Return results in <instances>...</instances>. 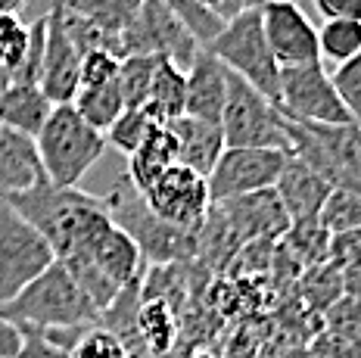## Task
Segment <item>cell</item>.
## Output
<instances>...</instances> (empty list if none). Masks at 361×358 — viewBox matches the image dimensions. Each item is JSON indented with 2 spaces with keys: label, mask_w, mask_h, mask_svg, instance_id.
I'll return each mask as SVG.
<instances>
[{
  "label": "cell",
  "mask_w": 361,
  "mask_h": 358,
  "mask_svg": "<svg viewBox=\"0 0 361 358\" xmlns=\"http://www.w3.org/2000/svg\"><path fill=\"white\" fill-rule=\"evenodd\" d=\"M149 103L165 116V122H175L184 116L187 103V72L178 69L171 59H159L153 75V87H149Z\"/></svg>",
  "instance_id": "28"
},
{
  "label": "cell",
  "mask_w": 361,
  "mask_h": 358,
  "mask_svg": "<svg viewBox=\"0 0 361 358\" xmlns=\"http://www.w3.org/2000/svg\"><path fill=\"white\" fill-rule=\"evenodd\" d=\"M224 147H243V150H281L293 153L290 118L277 103L246 85L240 75L228 69V97L221 113Z\"/></svg>",
  "instance_id": "5"
},
{
  "label": "cell",
  "mask_w": 361,
  "mask_h": 358,
  "mask_svg": "<svg viewBox=\"0 0 361 358\" xmlns=\"http://www.w3.org/2000/svg\"><path fill=\"white\" fill-rule=\"evenodd\" d=\"M318 54L334 66L349 63L361 54V22L352 19H324L318 28Z\"/></svg>",
  "instance_id": "29"
},
{
  "label": "cell",
  "mask_w": 361,
  "mask_h": 358,
  "mask_svg": "<svg viewBox=\"0 0 361 358\" xmlns=\"http://www.w3.org/2000/svg\"><path fill=\"white\" fill-rule=\"evenodd\" d=\"M215 209L224 218V225L234 230L240 246H246V243H281L283 234H287L290 225H293L274 187L246 193V197L224 199V203H215Z\"/></svg>",
  "instance_id": "14"
},
{
  "label": "cell",
  "mask_w": 361,
  "mask_h": 358,
  "mask_svg": "<svg viewBox=\"0 0 361 358\" xmlns=\"http://www.w3.org/2000/svg\"><path fill=\"white\" fill-rule=\"evenodd\" d=\"M128 159L131 162H128L125 178L131 181V187L137 193H147L153 187L156 178H162L171 166H178V144H175V137H171L169 125L156 131L153 137H149L144 147H137Z\"/></svg>",
  "instance_id": "22"
},
{
  "label": "cell",
  "mask_w": 361,
  "mask_h": 358,
  "mask_svg": "<svg viewBox=\"0 0 361 358\" xmlns=\"http://www.w3.org/2000/svg\"><path fill=\"white\" fill-rule=\"evenodd\" d=\"M262 6H265V0H224V4L218 6V16H221V22H231V19L243 16V13L262 10Z\"/></svg>",
  "instance_id": "41"
},
{
  "label": "cell",
  "mask_w": 361,
  "mask_h": 358,
  "mask_svg": "<svg viewBox=\"0 0 361 358\" xmlns=\"http://www.w3.org/2000/svg\"><path fill=\"white\" fill-rule=\"evenodd\" d=\"M330 81H334L336 94H340L345 113L352 116V125L361 128V54L352 56L349 63L336 66V69L330 72Z\"/></svg>",
  "instance_id": "34"
},
{
  "label": "cell",
  "mask_w": 361,
  "mask_h": 358,
  "mask_svg": "<svg viewBox=\"0 0 361 358\" xmlns=\"http://www.w3.org/2000/svg\"><path fill=\"white\" fill-rule=\"evenodd\" d=\"M106 206H109L116 228H122L137 243V249L144 252L147 262L184 265L200 256V230H184V228H175L169 221L156 218L149 212V206L144 203V197L131 187L128 178L122 181V187L112 190L106 197Z\"/></svg>",
  "instance_id": "4"
},
{
  "label": "cell",
  "mask_w": 361,
  "mask_h": 358,
  "mask_svg": "<svg viewBox=\"0 0 361 358\" xmlns=\"http://www.w3.org/2000/svg\"><path fill=\"white\" fill-rule=\"evenodd\" d=\"M169 131L178 144V166L197 171L200 178L212 175L215 162L228 150L221 125H209V122H200V118L180 116L175 122H169Z\"/></svg>",
  "instance_id": "19"
},
{
  "label": "cell",
  "mask_w": 361,
  "mask_h": 358,
  "mask_svg": "<svg viewBox=\"0 0 361 358\" xmlns=\"http://www.w3.org/2000/svg\"><path fill=\"white\" fill-rule=\"evenodd\" d=\"M54 262V246L10 203H0V305L16 300Z\"/></svg>",
  "instance_id": "9"
},
{
  "label": "cell",
  "mask_w": 361,
  "mask_h": 358,
  "mask_svg": "<svg viewBox=\"0 0 361 358\" xmlns=\"http://www.w3.org/2000/svg\"><path fill=\"white\" fill-rule=\"evenodd\" d=\"M47 181L35 137L0 125V203H10Z\"/></svg>",
  "instance_id": "16"
},
{
  "label": "cell",
  "mask_w": 361,
  "mask_h": 358,
  "mask_svg": "<svg viewBox=\"0 0 361 358\" xmlns=\"http://www.w3.org/2000/svg\"><path fill=\"white\" fill-rule=\"evenodd\" d=\"M277 106L293 122L352 125V116L345 113L324 63L281 69V100H277Z\"/></svg>",
  "instance_id": "10"
},
{
  "label": "cell",
  "mask_w": 361,
  "mask_h": 358,
  "mask_svg": "<svg viewBox=\"0 0 361 358\" xmlns=\"http://www.w3.org/2000/svg\"><path fill=\"white\" fill-rule=\"evenodd\" d=\"M324 19H352L361 22V0H312Z\"/></svg>",
  "instance_id": "40"
},
{
  "label": "cell",
  "mask_w": 361,
  "mask_h": 358,
  "mask_svg": "<svg viewBox=\"0 0 361 358\" xmlns=\"http://www.w3.org/2000/svg\"><path fill=\"white\" fill-rule=\"evenodd\" d=\"M47 181L56 187H78V181L106 153V134L90 128L72 103L54 106L47 125L35 137Z\"/></svg>",
  "instance_id": "3"
},
{
  "label": "cell",
  "mask_w": 361,
  "mask_h": 358,
  "mask_svg": "<svg viewBox=\"0 0 361 358\" xmlns=\"http://www.w3.org/2000/svg\"><path fill=\"white\" fill-rule=\"evenodd\" d=\"M224 97H228V69L209 50H200L193 66L187 69V103L184 116L209 125H221Z\"/></svg>",
  "instance_id": "18"
},
{
  "label": "cell",
  "mask_w": 361,
  "mask_h": 358,
  "mask_svg": "<svg viewBox=\"0 0 361 358\" xmlns=\"http://www.w3.org/2000/svg\"><path fill=\"white\" fill-rule=\"evenodd\" d=\"M165 125L169 122H165V116L153 103L137 106V109H125V113L118 116V122L106 131V147H116L118 153L131 156L137 147H144L156 131L165 128Z\"/></svg>",
  "instance_id": "24"
},
{
  "label": "cell",
  "mask_w": 361,
  "mask_h": 358,
  "mask_svg": "<svg viewBox=\"0 0 361 358\" xmlns=\"http://www.w3.org/2000/svg\"><path fill=\"white\" fill-rule=\"evenodd\" d=\"M274 190H277V197H281L283 209H287L290 221L296 225V221H314L318 218L334 187H330L318 171L308 168L299 156H287Z\"/></svg>",
  "instance_id": "17"
},
{
  "label": "cell",
  "mask_w": 361,
  "mask_h": 358,
  "mask_svg": "<svg viewBox=\"0 0 361 358\" xmlns=\"http://www.w3.org/2000/svg\"><path fill=\"white\" fill-rule=\"evenodd\" d=\"M44 19H47V44H44V66L37 87L54 106H66V103H75L81 91V54L66 35L63 19L54 6L44 13Z\"/></svg>",
  "instance_id": "15"
},
{
  "label": "cell",
  "mask_w": 361,
  "mask_h": 358,
  "mask_svg": "<svg viewBox=\"0 0 361 358\" xmlns=\"http://www.w3.org/2000/svg\"><path fill=\"white\" fill-rule=\"evenodd\" d=\"M206 50L224 69H231L246 85H252L259 94H265L271 103L281 100V66L274 63L271 47L265 41L262 10L243 13V16L224 22L221 35Z\"/></svg>",
  "instance_id": "6"
},
{
  "label": "cell",
  "mask_w": 361,
  "mask_h": 358,
  "mask_svg": "<svg viewBox=\"0 0 361 358\" xmlns=\"http://www.w3.org/2000/svg\"><path fill=\"white\" fill-rule=\"evenodd\" d=\"M128 358H153L149 352H134V355H128Z\"/></svg>",
  "instance_id": "47"
},
{
  "label": "cell",
  "mask_w": 361,
  "mask_h": 358,
  "mask_svg": "<svg viewBox=\"0 0 361 358\" xmlns=\"http://www.w3.org/2000/svg\"><path fill=\"white\" fill-rule=\"evenodd\" d=\"M200 44L190 32L184 28L171 6L165 0H144L137 10V16L131 19V25L118 35L116 56H162L171 59L178 69H190L193 59L200 56Z\"/></svg>",
  "instance_id": "8"
},
{
  "label": "cell",
  "mask_w": 361,
  "mask_h": 358,
  "mask_svg": "<svg viewBox=\"0 0 361 358\" xmlns=\"http://www.w3.org/2000/svg\"><path fill=\"white\" fill-rule=\"evenodd\" d=\"M330 265L340 274L358 271L361 268V230H345V234L330 237Z\"/></svg>",
  "instance_id": "38"
},
{
  "label": "cell",
  "mask_w": 361,
  "mask_h": 358,
  "mask_svg": "<svg viewBox=\"0 0 361 358\" xmlns=\"http://www.w3.org/2000/svg\"><path fill=\"white\" fill-rule=\"evenodd\" d=\"M165 4H169L171 13L184 22V28L193 35V38H197V44L202 50H206L209 44L221 35V28H224L221 16L212 13V10H206L200 0H165Z\"/></svg>",
  "instance_id": "31"
},
{
  "label": "cell",
  "mask_w": 361,
  "mask_h": 358,
  "mask_svg": "<svg viewBox=\"0 0 361 358\" xmlns=\"http://www.w3.org/2000/svg\"><path fill=\"white\" fill-rule=\"evenodd\" d=\"M0 318L10 321L13 327H35V331H69V327L100 324V311L59 262L28 283L16 300L0 305Z\"/></svg>",
  "instance_id": "2"
},
{
  "label": "cell",
  "mask_w": 361,
  "mask_h": 358,
  "mask_svg": "<svg viewBox=\"0 0 361 358\" xmlns=\"http://www.w3.org/2000/svg\"><path fill=\"white\" fill-rule=\"evenodd\" d=\"M287 156L290 153H281V150H243V147H228V150L221 153V159L215 162L212 175L206 178L212 206L224 203V199L274 187Z\"/></svg>",
  "instance_id": "11"
},
{
  "label": "cell",
  "mask_w": 361,
  "mask_h": 358,
  "mask_svg": "<svg viewBox=\"0 0 361 358\" xmlns=\"http://www.w3.org/2000/svg\"><path fill=\"white\" fill-rule=\"evenodd\" d=\"M54 103L44 97V91L37 85H10L0 91V125L25 134V137H37L41 128L47 125Z\"/></svg>",
  "instance_id": "20"
},
{
  "label": "cell",
  "mask_w": 361,
  "mask_h": 358,
  "mask_svg": "<svg viewBox=\"0 0 361 358\" xmlns=\"http://www.w3.org/2000/svg\"><path fill=\"white\" fill-rule=\"evenodd\" d=\"M318 221L330 234H345V230H361V197L352 190H330Z\"/></svg>",
  "instance_id": "32"
},
{
  "label": "cell",
  "mask_w": 361,
  "mask_h": 358,
  "mask_svg": "<svg viewBox=\"0 0 361 358\" xmlns=\"http://www.w3.org/2000/svg\"><path fill=\"white\" fill-rule=\"evenodd\" d=\"M202 6H206V10H212V13H218V6L224 4V0H200Z\"/></svg>",
  "instance_id": "45"
},
{
  "label": "cell",
  "mask_w": 361,
  "mask_h": 358,
  "mask_svg": "<svg viewBox=\"0 0 361 358\" xmlns=\"http://www.w3.org/2000/svg\"><path fill=\"white\" fill-rule=\"evenodd\" d=\"M293 153L330 187L361 184V128L358 125H308L290 118Z\"/></svg>",
  "instance_id": "7"
},
{
  "label": "cell",
  "mask_w": 361,
  "mask_h": 358,
  "mask_svg": "<svg viewBox=\"0 0 361 358\" xmlns=\"http://www.w3.org/2000/svg\"><path fill=\"white\" fill-rule=\"evenodd\" d=\"M69 10L81 13L85 19H90L97 28L112 38V56H116V44H118V35L131 25V19L137 16L140 4L144 0H63Z\"/></svg>",
  "instance_id": "25"
},
{
  "label": "cell",
  "mask_w": 361,
  "mask_h": 358,
  "mask_svg": "<svg viewBox=\"0 0 361 358\" xmlns=\"http://www.w3.org/2000/svg\"><path fill=\"white\" fill-rule=\"evenodd\" d=\"M290 358H321V352L314 346H302V349H296V352H290Z\"/></svg>",
  "instance_id": "44"
},
{
  "label": "cell",
  "mask_w": 361,
  "mask_h": 358,
  "mask_svg": "<svg viewBox=\"0 0 361 358\" xmlns=\"http://www.w3.org/2000/svg\"><path fill=\"white\" fill-rule=\"evenodd\" d=\"M69 355L72 358H128V349L112 331H106L103 324H94L78 337Z\"/></svg>",
  "instance_id": "35"
},
{
  "label": "cell",
  "mask_w": 361,
  "mask_h": 358,
  "mask_svg": "<svg viewBox=\"0 0 361 358\" xmlns=\"http://www.w3.org/2000/svg\"><path fill=\"white\" fill-rule=\"evenodd\" d=\"M140 342L153 358H165L178 342V311L162 300H144L137 315Z\"/></svg>",
  "instance_id": "23"
},
{
  "label": "cell",
  "mask_w": 361,
  "mask_h": 358,
  "mask_svg": "<svg viewBox=\"0 0 361 358\" xmlns=\"http://www.w3.org/2000/svg\"><path fill=\"white\" fill-rule=\"evenodd\" d=\"M140 197H144V203L149 206V212L156 218L169 221L175 228H184V230H200L209 209H212L206 178H200L197 171H190L184 166H171Z\"/></svg>",
  "instance_id": "12"
},
{
  "label": "cell",
  "mask_w": 361,
  "mask_h": 358,
  "mask_svg": "<svg viewBox=\"0 0 361 358\" xmlns=\"http://www.w3.org/2000/svg\"><path fill=\"white\" fill-rule=\"evenodd\" d=\"M28 0H0V16H19V10Z\"/></svg>",
  "instance_id": "43"
},
{
  "label": "cell",
  "mask_w": 361,
  "mask_h": 358,
  "mask_svg": "<svg viewBox=\"0 0 361 358\" xmlns=\"http://www.w3.org/2000/svg\"><path fill=\"white\" fill-rule=\"evenodd\" d=\"M10 206L54 246L56 262L94 252V246L116 228L106 197H94L78 187H56L50 181L13 197Z\"/></svg>",
  "instance_id": "1"
},
{
  "label": "cell",
  "mask_w": 361,
  "mask_h": 358,
  "mask_svg": "<svg viewBox=\"0 0 361 358\" xmlns=\"http://www.w3.org/2000/svg\"><path fill=\"white\" fill-rule=\"evenodd\" d=\"M19 342H22L19 331L10 324V321L0 318V358H16V352H19Z\"/></svg>",
  "instance_id": "42"
},
{
  "label": "cell",
  "mask_w": 361,
  "mask_h": 358,
  "mask_svg": "<svg viewBox=\"0 0 361 358\" xmlns=\"http://www.w3.org/2000/svg\"><path fill=\"white\" fill-rule=\"evenodd\" d=\"M190 358H215V355H212V352H193Z\"/></svg>",
  "instance_id": "46"
},
{
  "label": "cell",
  "mask_w": 361,
  "mask_h": 358,
  "mask_svg": "<svg viewBox=\"0 0 361 358\" xmlns=\"http://www.w3.org/2000/svg\"><path fill=\"white\" fill-rule=\"evenodd\" d=\"M87 256L94 259L97 268H100L118 290H125L131 280H137L147 274L144 252L137 249V243H134L122 228H112L109 234L94 246V252H87Z\"/></svg>",
  "instance_id": "21"
},
{
  "label": "cell",
  "mask_w": 361,
  "mask_h": 358,
  "mask_svg": "<svg viewBox=\"0 0 361 358\" xmlns=\"http://www.w3.org/2000/svg\"><path fill=\"white\" fill-rule=\"evenodd\" d=\"M122 59L112 56L109 50H90L81 56V87H103L118 78Z\"/></svg>",
  "instance_id": "37"
},
{
  "label": "cell",
  "mask_w": 361,
  "mask_h": 358,
  "mask_svg": "<svg viewBox=\"0 0 361 358\" xmlns=\"http://www.w3.org/2000/svg\"><path fill=\"white\" fill-rule=\"evenodd\" d=\"M162 56H128L118 66V91H122L125 109H137L149 103V87H153V75L156 66H159Z\"/></svg>",
  "instance_id": "30"
},
{
  "label": "cell",
  "mask_w": 361,
  "mask_h": 358,
  "mask_svg": "<svg viewBox=\"0 0 361 358\" xmlns=\"http://www.w3.org/2000/svg\"><path fill=\"white\" fill-rule=\"evenodd\" d=\"M28 41H32V32L28 25H22L19 16H0V66L10 78L28 54Z\"/></svg>",
  "instance_id": "33"
},
{
  "label": "cell",
  "mask_w": 361,
  "mask_h": 358,
  "mask_svg": "<svg viewBox=\"0 0 361 358\" xmlns=\"http://www.w3.org/2000/svg\"><path fill=\"white\" fill-rule=\"evenodd\" d=\"M72 106L78 109V116L85 118L90 128H97L100 134H106L118 122V116L125 113V100L116 81L103 87H81Z\"/></svg>",
  "instance_id": "27"
},
{
  "label": "cell",
  "mask_w": 361,
  "mask_h": 358,
  "mask_svg": "<svg viewBox=\"0 0 361 358\" xmlns=\"http://www.w3.org/2000/svg\"><path fill=\"white\" fill-rule=\"evenodd\" d=\"M16 331L22 337L16 358H72L66 349H59L56 342H50L41 331H35V327H16Z\"/></svg>",
  "instance_id": "39"
},
{
  "label": "cell",
  "mask_w": 361,
  "mask_h": 358,
  "mask_svg": "<svg viewBox=\"0 0 361 358\" xmlns=\"http://www.w3.org/2000/svg\"><path fill=\"white\" fill-rule=\"evenodd\" d=\"M262 28L271 47V56L281 69L321 63L318 28L305 16L296 0H265L262 6Z\"/></svg>",
  "instance_id": "13"
},
{
  "label": "cell",
  "mask_w": 361,
  "mask_h": 358,
  "mask_svg": "<svg viewBox=\"0 0 361 358\" xmlns=\"http://www.w3.org/2000/svg\"><path fill=\"white\" fill-rule=\"evenodd\" d=\"M330 230L321 225L318 218L314 221H296L290 225V230L283 234L281 246L287 249L290 259H296L302 268H318L330 262Z\"/></svg>",
  "instance_id": "26"
},
{
  "label": "cell",
  "mask_w": 361,
  "mask_h": 358,
  "mask_svg": "<svg viewBox=\"0 0 361 358\" xmlns=\"http://www.w3.org/2000/svg\"><path fill=\"white\" fill-rule=\"evenodd\" d=\"M32 32V41H28V54L22 59V66L13 72L10 81L16 85H37L41 81V66H44V44H47V19H37L35 25H28Z\"/></svg>",
  "instance_id": "36"
}]
</instances>
